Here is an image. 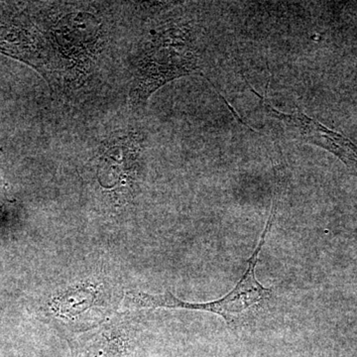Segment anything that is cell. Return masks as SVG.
Masks as SVG:
<instances>
[{"mask_svg": "<svg viewBox=\"0 0 357 357\" xmlns=\"http://www.w3.org/2000/svg\"><path fill=\"white\" fill-rule=\"evenodd\" d=\"M112 149L107 150V158L103 159V161L107 162L109 164L103 163V165H100V175L105 178V181L107 178H109V185H114L119 184V183H123L126 184V181L130 177L132 174L133 162L136 157V150L132 152L128 156V153L132 151L133 148L129 150L128 155L126 156V152L130 147V145L123 144V150H122V155H119V149H117V145H115Z\"/></svg>", "mask_w": 357, "mask_h": 357, "instance_id": "277c9868", "label": "cell"}, {"mask_svg": "<svg viewBox=\"0 0 357 357\" xmlns=\"http://www.w3.org/2000/svg\"><path fill=\"white\" fill-rule=\"evenodd\" d=\"M253 93L259 98L265 114L275 121L281 122L295 139L324 148L342 160L347 168L357 176V146L349 138L326 128L321 122L307 116L304 112L284 114L280 110L275 109L266 98H262L256 91Z\"/></svg>", "mask_w": 357, "mask_h": 357, "instance_id": "3957f363", "label": "cell"}, {"mask_svg": "<svg viewBox=\"0 0 357 357\" xmlns=\"http://www.w3.org/2000/svg\"><path fill=\"white\" fill-rule=\"evenodd\" d=\"M0 156H1V150H0Z\"/></svg>", "mask_w": 357, "mask_h": 357, "instance_id": "5b68a950", "label": "cell"}, {"mask_svg": "<svg viewBox=\"0 0 357 357\" xmlns=\"http://www.w3.org/2000/svg\"><path fill=\"white\" fill-rule=\"evenodd\" d=\"M275 213H276V203L274 202L259 243L248 260V269L244 272L236 287L232 289L231 292L222 299L206 303H188L178 300L170 292H166L162 295H152V294L140 292V291H129L124 297V307L126 309L166 307V309L208 312L220 314L225 319L227 325L232 328L250 325L266 309L272 299L271 289L263 287L258 282L255 276V269L259 260L258 258L260 252L264 246L265 239L273 225Z\"/></svg>", "mask_w": 357, "mask_h": 357, "instance_id": "6da1fadb", "label": "cell"}, {"mask_svg": "<svg viewBox=\"0 0 357 357\" xmlns=\"http://www.w3.org/2000/svg\"><path fill=\"white\" fill-rule=\"evenodd\" d=\"M141 59L139 77L134 89L135 102L144 103L162 86L199 69L198 56L192 51L189 32L169 29L149 43Z\"/></svg>", "mask_w": 357, "mask_h": 357, "instance_id": "7a4b0ae2", "label": "cell"}]
</instances>
